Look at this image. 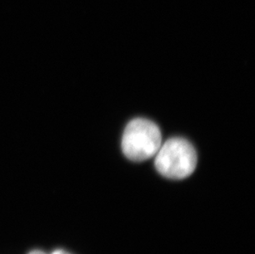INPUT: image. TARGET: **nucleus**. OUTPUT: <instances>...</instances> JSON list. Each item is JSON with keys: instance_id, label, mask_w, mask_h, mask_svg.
<instances>
[{"instance_id": "obj_1", "label": "nucleus", "mask_w": 255, "mask_h": 254, "mask_svg": "<svg viewBox=\"0 0 255 254\" xmlns=\"http://www.w3.org/2000/svg\"><path fill=\"white\" fill-rule=\"evenodd\" d=\"M156 153L155 168L169 179L188 178L194 172L198 163L195 149L183 138L168 139Z\"/></svg>"}, {"instance_id": "obj_2", "label": "nucleus", "mask_w": 255, "mask_h": 254, "mask_svg": "<svg viewBox=\"0 0 255 254\" xmlns=\"http://www.w3.org/2000/svg\"><path fill=\"white\" fill-rule=\"evenodd\" d=\"M161 132L151 121L137 118L126 127L122 148L127 158L141 162L156 154L161 146Z\"/></svg>"}, {"instance_id": "obj_3", "label": "nucleus", "mask_w": 255, "mask_h": 254, "mask_svg": "<svg viewBox=\"0 0 255 254\" xmlns=\"http://www.w3.org/2000/svg\"><path fill=\"white\" fill-rule=\"evenodd\" d=\"M51 254H70L69 253L66 252V251H64V250H56L55 252L52 253Z\"/></svg>"}, {"instance_id": "obj_4", "label": "nucleus", "mask_w": 255, "mask_h": 254, "mask_svg": "<svg viewBox=\"0 0 255 254\" xmlns=\"http://www.w3.org/2000/svg\"><path fill=\"white\" fill-rule=\"evenodd\" d=\"M29 254H44L43 252H41V251H39V250H35V251H32V252L30 253Z\"/></svg>"}]
</instances>
